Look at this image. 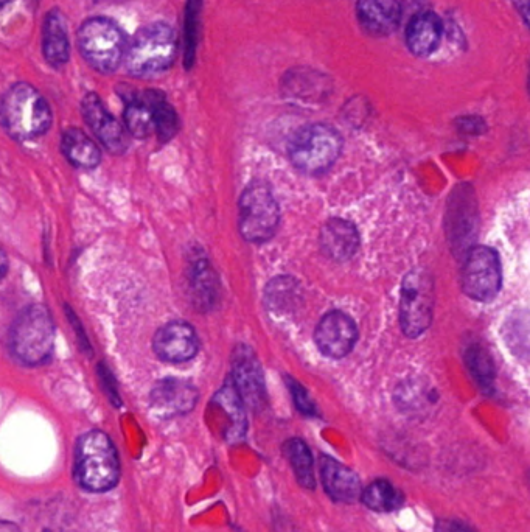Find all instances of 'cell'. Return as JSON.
<instances>
[{
	"label": "cell",
	"instance_id": "cell-37",
	"mask_svg": "<svg viewBox=\"0 0 530 532\" xmlns=\"http://www.w3.org/2000/svg\"><path fill=\"white\" fill-rule=\"evenodd\" d=\"M8 266H10L8 256L5 254L4 249L0 248V279H4L7 276Z\"/></svg>",
	"mask_w": 530,
	"mask_h": 532
},
{
	"label": "cell",
	"instance_id": "cell-16",
	"mask_svg": "<svg viewBox=\"0 0 530 532\" xmlns=\"http://www.w3.org/2000/svg\"><path fill=\"white\" fill-rule=\"evenodd\" d=\"M443 38V21L434 11L415 14L406 28V46L420 58H428L439 49Z\"/></svg>",
	"mask_w": 530,
	"mask_h": 532
},
{
	"label": "cell",
	"instance_id": "cell-7",
	"mask_svg": "<svg viewBox=\"0 0 530 532\" xmlns=\"http://www.w3.org/2000/svg\"><path fill=\"white\" fill-rule=\"evenodd\" d=\"M434 282L426 271L414 270L406 274L401 285L400 324L409 338H417L433 322Z\"/></svg>",
	"mask_w": 530,
	"mask_h": 532
},
{
	"label": "cell",
	"instance_id": "cell-2",
	"mask_svg": "<svg viewBox=\"0 0 530 532\" xmlns=\"http://www.w3.org/2000/svg\"><path fill=\"white\" fill-rule=\"evenodd\" d=\"M0 120L13 139L33 140L44 136L53 122L49 102L32 84L16 83L0 103Z\"/></svg>",
	"mask_w": 530,
	"mask_h": 532
},
{
	"label": "cell",
	"instance_id": "cell-6",
	"mask_svg": "<svg viewBox=\"0 0 530 532\" xmlns=\"http://www.w3.org/2000/svg\"><path fill=\"white\" fill-rule=\"evenodd\" d=\"M341 151V134L324 123H313L300 128L288 147L291 162L308 175L327 172L335 164Z\"/></svg>",
	"mask_w": 530,
	"mask_h": 532
},
{
	"label": "cell",
	"instance_id": "cell-31",
	"mask_svg": "<svg viewBox=\"0 0 530 532\" xmlns=\"http://www.w3.org/2000/svg\"><path fill=\"white\" fill-rule=\"evenodd\" d=\"M199 10H201V0L187 2V16H185V66L187 67H192L195 63Z\"/></svg>",
	"mask_w": 530,
	"mask_h": 532
},
{
	"label": "cell",
	"instance_id": "cell-30",
	"mask_svg": "<svg viewBox=\"0 0 530 532\" xmlns=\"http://www.w3.org/2000/svg\"><path fill=\"white\" fill-rule=\"evenodd\" d=\"M465 363L482 388H492L493 380H495V363L489 350L479 343L468 344L465 349Z\"/></svg>",
	"mask_w": 530,
	"mask_h": 532
},
{
	"label": "cell",
	"instance_id": "cell-21",
	"mask_svg": "<svg viewBox=\"0 0 530 532\" xmlns=\"http://www.w3.org/2000/svg\"><path fill=\"white\" fill-rule=\"evenodd\" d=\"M190 294L193 305L201 312H207L218 299V276L209 260L196 259L190 266Z\"/></svg>",
	"mask_w": 530,
	"mask_h": 532
},
{
	"label": "cell",
	"instance_id": "cell-3",
	"mask_svg": "<svg viewBox=\"0 0 530 532\" xmlns=\"http://www.w3.org/2000/svg\"><path fill=\"white\" fill-rule=\"evenodd\" d=\"M75 478L89 492H106L116 487L120 478V461L108 434L88 431L75 448Z\"/></svg>",
	"mask_w": 530,
	"mask_h": 532
},
{
	"label": "cell",
	"instance_id": "cell-32",
	"mask_svg": "<svg viewBox=\"0 0 530 532\" xmlns=\"http://www.w3.org/2000/svg\"><path fill=\"white\" fill-rule=\"evenodd\" d=\"M288 388H290L291 396H293L294 405H296L300 413L305 414V416H318V408L308 396L307 389L304 386L296 382L294 378H290L288 380Z\"/></svg>",
	"mask_w": 530,
	"mask_h": 532
},
{
	"label": "cell",
	"instance_id": "cell-15",
	"mask_svg": "<svg viewBox=\"0 0 530 532\" xmlns=\"http://www.w3.org/2000/svg\"><path fill=\"white\" fill-rule=\"evenodd\" d=\"M401 5L398 0H358L356 18L364 32L372 36L392 35L401 22Z\"/></svg>",
	"mask_w": 530,
	"mask_h": 532
},
{
	"label": "cell",
	"instance_id": "cell-13",
	"mask_svg": "<svg viewBox=\"0 0 530 532\" xmlns=\"http://www.w3.org/2000/svg\"><path fill=\"white\" fill-rule=\"evenodd\" d=\"M196 403H198V389L181 378H164L151 389V410L164 419L189 414Z\"/></svg>",
	"mask_w": 530,
	"mask_h": 532
},
{
	"label": "cell",
	"instance_id": "cell-34",
	"mask_svg": "<svg viewBox=\"0 0 530 532\" xmlns=\"http://www.w3.org/2000/svg\"><path fill=\"white\" fill-rule=\"evenodd\" d=\"M457 128L465 134H481L485 130V123L479 117L467 116L457 120Z\"/></svg>",
	"mask_w": 530,
	"mask_h": 532
},
{
	"label": "cell",
	"instance_id": "cell-22",
	"mask_svg": "<svg viewBox=\"0 0 530 532\" xmlns=\"http://www.w3.org/2000/svg\"><path fill=\"white\" fill-rule=\"evenodd\" d=\"M330 81L321 72H311L310 69L293 70L283 80L285 95L296 102H318L328 94Z\"/></svg>",
	"mask_w": 530,
	"mask_h": 532
},
{
	"label": "cell",
	"instance_id": "cell-9",
	"mask_svg": "<svg viewBox=\"0 0 530 532\" xmlns=\"http://www.w3.org/2000/svg\"><path fill=\"white\" fill-rule=\"evenodd\" d=\"M503 273L498 254L489 246H473L462 270V290L468 298L490 302L498 296Z\"/></svg>",
	"mask_w": 530,
	"mask_h": 532
},
{
	"label": "cell",
	"instance_id": "cell-24",
	"mask_svg": "<svg viewBox=\"0 0 530 532\" xmlns=\"http://www.w3.org/2000/svg\"><path fill=\"white\" fill-rule=\"evenodd\" d=\"M150 100L151 111H153L154 133L162 144L170 142L178 134L179 122L178 112L167 102V98L162 92L147 91Z\"/></svg>",
	"mask_w": 530,
	"mask_h": 532
},
{
	"label": "cell",
	"instance_id": "cell-38",
	"mask_svg": "<svg viewBox=\"0 0 530 532\" xmlns=\"http://www.w3.org/2000/svg\"><path fill=\"white\" fill-rule=\"evenodd\" d=\"M0 532H21L19 531L18 526L14 523L8 522V520H2L0 518Z\"/></svg>",
	"mask_w": 530,
	"mask_h": 532
},
{
	"label": "cell",
	"instance_id": "cell-11",
	"mask_svg": "<svg viewBox=\"0 0 530 532\" xmlns=\"http://www.w3.org/2000/svg\"><path fill=\"white\" fill-rule=\"evenodd\" d=\"M314 340L325 357L344 358L352 352L358 340V329L346 313H327L314 332Z\"/></svg>",
	"mask_w": 530,
	"mask_h": 532
},
{
	"label": "cell",
	"instance_id": "cell-20",
	"mask_svg": "<svg viewBox=\"0 0 530 532\" xmlns=\"http://www.w3.org/2000/svg\"><path fill=\"white\" fill-rule=\"evenodd\" d=\"M61 151L69 164L83 170L97 168L102 162V151L80 128H67L61 136Z\"/></svg>",
	"mask_w": 530,
	"mask_h": 532
},
{
	"label": "cell",
	"instance_id": "cell-35",
	"mask_svg": "<svg viewBox=\"0 0 530 532\" xmlns=\"http://www.w3.org/2000/svg\"><path fill=\"white\" fill-rule=\"evenodd\" d=\"M434 532H475L467 523L461 520H450V518H443L436 523Z\"/></svg>",
	"mask_w": 530,
	"mask_h": 532
},
{
	"label": "cell",
	"instance_id": "cell-19",
	"mask_svg": "<svg viewBox=\"0 0 530 532\" xmlns=\"http://www.w3.org/2000/svg\"><path fill=\"white\" fill-rule=\"evenodd\" d=\"M42 53L53 69H63L70 60L67 22L58 10H50L42 27Z\"/></svg>",
	"mask_w": 530,
	"mask_h": 532
},
{
	"label": "cell",
	"instance_id": "cell-8",
	"mask_svg": "<svg viewBox=\"0 0 530 532\" xmlns=\"http://www.w3.org/2000/svg\"><path fill=\"white\" fill-rule=\"evenodd\" d=\"M280 210L271 190L254 182L243 192L240 200V232L252 243L268 242L276 234Z\"/></svg>",
	"mask_w": 530,
	"mask_h": 532
},
{
	"label": "cell",
	"instance_id": "cell-1",
	"mask_svg": "<svg viewBox=\"0 0 530 532\" xmlns=\"http://www.w3.org/2000/svg\"><path fill=\"white\" fill-rule=\"evenodd\" d=\"M178 56V35L167 22L145 25L126 46V70L131 77L147 78L164 74Z\"/></svg>",
	"mask_w": 530,
	"mask_h": 532
},
{
	"label": "cell",
	"instance_id": "cell-17",
	"mask_svg": "<svg viewBox=\"0 0 530 532\" xmlns=\"http://www.w3.org/2000/svg\"><path fill=\"white\" fill-rule=\"evenodd\" d=\"M321 480L328 497L339 503H355L361 497L360 476L336 459H322Z\"/></svg>",
	"mask_w": 530,
	"mask_h": 532
},
{
	"label": "cell",
	"instance_id": "cell-27",
	"mask_svg": "<svg viewBox=\"0 0 530 532\" xmlns=\"http://www.w3.org/2000/svg\"><path fill=\"white\" fill-rule=\"evenodd\" d=\"M470 187H465L464 195H462V204L461 198H459V192L454 190V198H456V203L451 204V210L453 214H450V231L453 232V240H456V243H464V240H467V237L470 238L471 235L475 234V224H476V204L475 201H471Z\"/></svg>",
	"mask_w": 530,
	"mask_h": 532
},
{
	"label": "cell",
	"instance_id": "cell-33",
	"mask_svg": "<svg viewBox=\"0 0 530 532\" xmlns=\"http://www.w3.org/2000/svg\"><path fill=\"white\" fill-rule=\"evenodd\" d=\"M98 371H100V378H102L103 388L108 392L109 399L112 403H116L120 406V397L117 394L116 385H114V378H112L111 372L106 369L105 364H98Z\"/></svg>",
	"mask_w": 530,
	"mask_h": 532
},
{
	"label": "cell",
	"instance_id": "cell-23",
	"mask_svg": "<svg viewBox=\"0 0 530 532\" xmlns=\"http://www.w3.org/2000/svg\"><path fill=\"white\" fill-rule=\"evenodd\" d=\"M125 130L137 139H145L154 133L153 111H151L150 100L147 91L143 94L125 95Z\"/></svg>",
	"mask_w": 530,
	"mask_h": 532
},
{
	"label": "cell",
	"instance_id": "cell-40",
	"mask_svg": "<svg viewBox=\"0 0 530 532\" xmlns=\"http://www.w3.org/2000/svg\"><path fill=\"white\" fill-rule=\"evenodd\" d=\"M95 2H105V0H95Z\"/></svg>",
	"mask_w": 530,
	"mask_h": 532
},
{
	"label": "cell",
	"instance_id": "cell-28",
	"mask_svg": "<svg viewBox=\"0 0 530 532\" xmlns=\"http://www.w3.org/2000/svg\"><path fill=\"white\" fill-rule=\"evenodd\" d=\"M215 403L221 406L229 416V428L226 430V438L231 442L238 441L243 438V434L246 431V417H245V403L241 402L240 396H238L237 389L234 385L227 383L217 397H215Z\"/></svg>",
	"mask_w": 530,
	"mask_h": 532
},
{
	"label": "cell",
	"instance_id": "cell-26",
	"mask_svg": "<svg viewBox=\"0 0 530 532\" xmlns=\"http://www.w3.org/2000/svg\"><path fill=\"white\" fill-rule=\"evenodd\" d=\"M364 506L375 512H394L405 504V495L389 480H377L361 492Z\"/></svg>",
	"mask_w": 530,
	"mask_h": 532
},
{
	"label": "cell",
	"instance_id": "cell-12",
	"mask_svg": "<svg viewBox=\"0 0 530 532\" xmlns=\"http://www.w3.org/2000/svg\"><path fill=\"white\" fill-rule=\"evenodd\" d=\"M232 385L237 389L241 402L252 410H260L265 405L266 391L262 368L248 346H240L235 350Z\"/></svg>",
	"mask_w": 530,
	"mask_h": 532
},
{
	"label": "cell",
	"instance_id": "cell-10",
	"mask_svg": "<svg viewBox=\"0 0 530 532\" xmlns=\"http://www.w3.org/2000/svg\"><path fill=\"white\" fill-rule=\"evenodd\" d=\"M81 114L84 122L88 123L92 133L102 142L103 147L112 154H123L130 147L128 131L123 128L122 123L112 116L106 108L102 98L94 92L84 95L81 102Z\"/></svg>",
	"mask_w": 530,
	"mask_h": 532
},
{
	"label": "cell",
	"instance_id": "cell-18",
	"mask_svg": "<svg viewBox=\"0 0 530 532\" xmlns=\"http://www.w3.org/2000/svg\"><path fill=\"white\" fill-rule=\"evenodd\" d=\"M319 243L325 256L336 262H346L358 251L360 235L350 221L332 218L322 228Z\"/></svg>",
	"mask_w": 530,
	"mask_h": 532
},
{
	"label": "cell",
	"instance_id": "cell-39",
	"mask_svg": "<svg viewBox=\"0 0 530 532\" xmlns=\"http://www.w3.org/2000/svg\"><path fill=\"white\" fill-rule=\"evenodd\" d=\"M14 0H0V11L4 10L8 5L13 4Z\"/></svg>",
	"mask_w": 530,
	"mask_h": 532
},
{
	"label": "cell",
	"instance_id": "cell-36",
	"mask_svg": "<svg viewBox=\"0 0 530 532\" xmlns=\"http://www.w3.org/2000/svg\"><path fill=\"white\" fill-rule=\"evenodd\" d=\"M513 5L517 8L521 18H523L524 24H529V0H512Z\"/></svg>",
	"mask_w": 530,
	"mask_h": 532
},
{
	"label": "cell",
	"instance_id": "cell-25",
	"mask_svg": "<svg viewBox=\"0 0 530 532\" xmlns=\"http://www.w3.org/2000/svg\"><path fill=\"white\" fill-rule=\"evenodd\" d=\"M283 452L290 461L300 486H304L305 489H316L314 459L310 447L302 439L293 438L283 444Z\"/></svg>",
	"mask_w": 530,
	"mask_h": 532
},
{
	"label": "cell",
	"instance_id": "cell-5",
	"mask_svg": "<svg viewBox=\"0 0 530 532\" xmlns=\"http://www.w3.org/2000/svg\"><path fill=\"white\" fill-rule=\"evenodd\" d=\"M77 44L84 61L100 74H114L125 61V32L109 18L86 19L78 28Z\"/></svg>",
	"mask_w": 530,
	"mask_h": 532
},
{
	"label": "cell",
	"instance_id": "cell-4",
	"mask_svg": "<svg viewBox=\"0 0 530 532\" xmlns=\"http://www.w3.org/2000/svg\"><path fill=\"white\" fill-rule=\"evenodd\" d=\"M55 322L49 308L41 304L25 307L10 330L11 354L27 366H41L52 358Z\"/></svg>",
	"mask_w": 530,
	"mask_h": 532
},
{
	"label": "cell",
	"instance_id": "cell-29",
	"mask_svg": "<svg viewBox=\"0 0 530 532\" xmlns=\"http://www.w3.org/2000/svg\"><path fill=\"white\" fill-rule=\"evenodd\" d=\"M300 290L296 280L291 277H277L266 290V305L272 313L293 312L299 302Z\"/></svg>",
	"mask_w": 530,
	"mask_h": 532
},
{
	"label": "cell",
	"instance_id": "cell-14",
	"mask_svg": "<svg viewBox=\"0 0 530 532\" xmlns=\"http://www.w3.org/2000/svg\"><path fill=\"white\" fill-rule=\"evenodd\" d=\"M153 347L161 360L167 363H185L198 354V335L189 322L171 321L157 330Z\"/></svg>",
	"mask_w": 530,
	"mask_h": 532
}]
</instances>
